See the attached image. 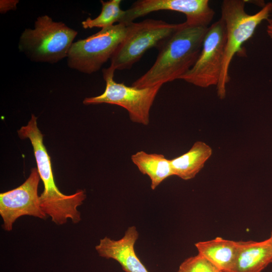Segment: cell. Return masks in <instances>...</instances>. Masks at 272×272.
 Wrapping results in <instances>:
<instances>
[{
	"label": "cell",
	"mask_w": 272,
	"mask_h": 272,
	"mask_svg": "<svg viewBox=\"0 0 272 272\" xmlns=\"http://www.w3.org/2000/svg\"><path fill=\"white\" fill-rule=\"evenodd\" d=\"M208 27L181 23L177 31L159 49L152 66L131 86L149 88L180 79L192 68L199 57Z\"/></svg>",
	"instance_id": "cell-1"
},
{
	"label": "cell",
	"mask_w": 272,
	"mask_h": 272,
	"mask_svg": "<svg viewBox=\"0 0 272 272\" xmlns=\"http://www.w3.org/2000/svg\"><path fill=\"white\" fill-rule=\"evenodd\" d=\"M37 119L34 114L32 115L27 124L22 126L18 133L22 139H28L33 147L38 172L44 185L43 191L39 196L40 207L57 225L64 224L68 219L77 223L81 219L77 208L86 198V193L79 189L74 194L66 195L57 187L50 157L43 144V135L38 127Z\"/></svg>",
	"instance_id": "cell-2"
},
{
	"label": "cell",
	"mask_w": 272,
	"mask_h": 272,
	"mask_svg": "<svg viewBox=\"0 0 272 272\" xmlns=\"http://www.w3.org/2000/svg\"><path fill=\"white\" fill-rule=\"evenodd\" d=\"M78 32L47 15L39 16L33 28L21 33L18 48L32 61L53 64L66 58Z\"/></svg>",
	"instance_id": "cell-3"
},
{
	"label": "cell",
	"mask_w": 272,
	"mask_h": 272,
	"mask_svg": "<svg viewBox=\"0 0 272 272\" xmlns=\"http://www.w3.org/2000/svg\"><path fill=\"white\" fill-rule=\"evenodd\" d=\"M245 1L224 0L221 5V17L226 31L225 56L221 74L217 87V96L224 99L226 96V86L230 80L229 70L236 54H243V44L253 35L258 26L263 21L268 20L271 12L270 2L254 14L245 10Z\"/></svg>",
	"instance_id": "cell-4"
},
{
	"label": "cell",
	"mask_w": 272,
	"mask_h": 272,
	"mask_svg": "<svg viewBox=\"0 0 272 272\" xmlns=\"http://www.w3.org/2000/svg\"><path fill=\"white\" fill-rule=\"evenodd\" d=\"M162 20L146 19L128 25L126 34L110 59L115 71L130 69L149 49H158L180 27Z\"/></svg>",
	"instance_id": "cell-5"
},
{
	"label": "cell",
	"mask_w": 272,
	"mask_h": 272,
	"mask_svg": "<svg viewBox=\"0 0 272 272\" xmlns=\"http://www.w3.org/2000/svg\"><path fill=\"white\" fill-rule=\"evenodd\" d=\"M128 24L119 23L74 42L66 57L68 66L87 74L99 71L124 38Z\"/></svg>",
	"instance_id": "cell-6"
},
{
	"label": "cell",
	"mask_w": 272,
	"mask_h": 272,
	"mask_svg": "<svg viewBox=\"0 0 272 272\" xmlns=\"http://www.w3.org/2000/svg\"><path fill=\"white\" fill-rule=\"evenodd\" d=\"M115 71L111 66L102 70L106 84L104 91L98 96L85 98L83 104L106 103L118 105L128 112L133 122L148 125L151 108L162 85L144 88L128 86L124 83L114 81Z\"/></svg>",
	"instance_id": "cell-7"
},
{
	"label": "cell",
	"mask_w": 272,
	"mask_h": 272,
	"mask_svg": "<svg viewBox=\"0 0 272 272\" xmlns=\"http://www.w3.org/2000/svg\"><path fill=\"white\" fill-rule=\"evenodd\" d=\"M226 43L225 25L220 18L208 27L199 57L192 68L180 79L198 87H217L221 74Z\"/></svg>",
	"instance_id": "cell-8"
},
{
	"label": "cell",
	"mask_w": 272,
	"mask_h": 272,
	"mask_svg": "<svg viewBox=\"0 0 272 272\" xmlns=\"http://www.w3.org/2000/svg\"><path fill=\"white\" fill-rule=\"evenodd\" d=\"M40 179L37 168H33L29 177L21 185L0 194V215L4 230L11 231L16 220L23 216L42 219L46 217L40 207L38 194Z\"/></svg>",
	"instance_id": "cell-9"
},
{
	"label": "cell",
	"mask_w": 272,
	"mask_h": 272,
	"mask_svg": "<svg viewBox=\"0 0 272 272\" xmlns=\"http://www.w3.org/2000/svg\"><path fill=\"white\" fill-rule=\"evenodd\" d=\"M163 10L184 14L185 23L190 26L208 27L215 16L208 0H139L125 10L121 23L128 24L139 17Z\"/></svg>",
	"instance_id": "cell-10"
},
{
	"label": "cell",
	"mask_w": 272,
	"mask_h": 272,
	"mask_svg": "<svg viewBox=\"0 0 272 272\" xmlns=\"http://www.w3.org/2000/svg\"><path fill=\"white\" fill-rule=\"evenodd\" d=\"M138 237L136 227L130 226L119 240L107 237L100 239L95 249L101 257L117 261L126 272H149L134 251Z\"/></svg>",
	"instance_id": "cell-11"
},
{
	"label": "cell",
	"mask_w": 272,
	"mask_h": 272,
	"mask_svg": "<svg viewBox=\"0 0 272 272\" xmlns=\"http://www.w3.org/2000/svg\"><path fill=\"white\" fill-rule=\"evenodd\" d=\"M272 262V248L268 239L239 241L234 261L229 272H261Z\"/></svg>",
	"instance_id": "cell-12"
},
{
	"label": "cell",
	"mask_w": 272,
	"mask_h": 272,
	"mask_svg": "<svg viewBox=\"0 0 272 272\" xmlns=\"http://www.w3.org/2000/svg\"><path fill=\"white\" fill-rule=\"evenodd\" d=\"M213 153L211 147L201 141H197L184 154L170 159L174 175L185 180L193 178L203 168Z\"/></svg>",
	"instance_id": "cell-13"
},
{
	"label": "cell",
	"mask_w": 272,
	"mask_h": 272,
	"mask_svg": "<svg viewBox=\"0 0 272 272\" xmlns=\"http://www.w3.org/2000/svg\"><path fill=\"white\" fill-rule=\"evenodd\" d=\"M198 254L201 255L222 272H229L234 261L239 241L221 237L195 244Z\"/></svg>",
	"instance_id": "cell-14"
},
{
	"label": "cell",
	"mask_w": 272,
	"mask_h": 272,
	"mask_svg": "<svg viewBox=\"0 0 272 272\" xmlns=\"http://www.w3.org/2000/svg\"><path fill=\"white\" fill-rule=\"evenodd\" d=\"M131 160L142 173L149 177L153 190L165 179L174 176L170 160L164 155L139 151L131 155Z\"/></svg>",
	"instance_id": "cell-15"
},
{
	"label": "cell",
	"mask_w": 272,
	"mask_h": 272,
	"mask_svg": "<svg viewBox=\"0 0 272 272\" xmlns=\"http://www.w3.org/2000/svg\"><path fill=\"white\" fill-rule=\"evenodd\" d=\"M101 11L95 18L90 17L82 22L84 29L101 28V29L113 26L115 23H121L125 14V10L121 9V0L100 1Z\"/></svg>",
	"instance_id": "cell-16"
},
{
	"label": "cell",
	"mask_w": 272,
	"mask_h": 272,
	"mask_svg": "<svg viewBox=\"0 0 272 272\" xmlns=\"http://www.w3.org/2000/svg\"><path fill=\"white\" fill-rule=\"evenodd\" d=\"M178 272H222L201 255L186 259L180 265Z\"/></svg>",
	"instance_id": "cell-17"
},
{
	"label": "cell",
	"mask_w": 272,
	"mask_h": 272,
	"mask_svg": "<svg viewBox=\"0 0 272 272\" xmlns=\"http://www.w3.org/2000/svg\"><path fill=\"white\" fill-rule=\"evenodd\" d=\"M19 1H1L0 11L1 13L4 14L10 10H14L16 9L17 4Z\"/></svg>",
	"instance_id": "cell-18"
},
{
	"label": "cell",
	"mask_w": 272,
	"mask_h": 272,
	"mask_svg": "<svg viewBox=\"0 0 272 272\" xmlns=\"http://www.w3.org/2000/svg\"><path fill=\"white\" fill-rule=\"evenodd\" d=\"M270 3H271V9H272V3L270 2ZM268 21L269 22V24L267 26L266 32L268 36L270 37V38L272 40V22L269 20H268Z\"/></svg>",
	"instance_id": "cell-19"
},
{
	"label": "cell",
	"mask_w": 272,
	"mask_h": 272,
	"mask_svg": "<svg viewBox=\"0 0 272 272\" xmlns=\"http://www.w3.org/2000/svg\"><path fill=\"white\" fill-rule=\"evenodd\" d=\"M268 239L269 240V242H270L271 247L272 248V230H271V232L270 236L269 237V238H268Z\"/></svg>",
	"instance_id": "cell-20"
}]
</instances>
